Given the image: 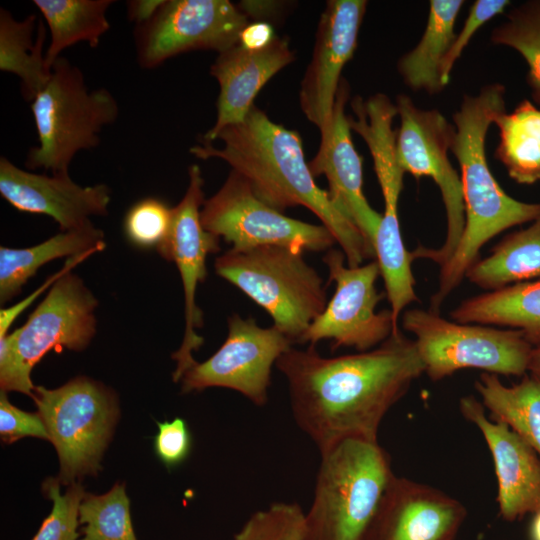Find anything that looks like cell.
Masks as SVG:
<instances>
[{"instance_id": "6", "label": "cell", "mask_w": 540, "mask_h": 540, "mask_svg": "<svg viewBox=\"0 0 540 540\" xmlns=\"http://www.w3.org/2000/svg\"><path fill=\"white\" fill-rule=\"evenodd\" d=\"M31 111L39 144L29 149L25 166L58 175L69 174L78 152L98 146L100 132L115 122L119 106L108 89L89 90L82 71L59 57Z\"/></svg>"}, {"instance_id": "10", "label": "cell", "mask_w": 540, "mask_h": 540, "mask_svg": "<svg viewBox=\"0 0 540 540\" xmlns=\"http://www.w3.org/2000/svg\"><path fill=\"white\" fill-rule=\"evenodd\" d=\"M395 105L400 127L396 153L405 173L415 178L430 177L438 186L446 212L447 231L439 248L418 247L413 259L424 258L443 266L453 255L465 227V205L461 178L453 167L451 151L454 125L437 109H422L406 94L397 96Z\"/></svg>"}, {"instance_id": "37", "label": "cell", "mask_w": 540, "mask_h": 540, "mask_svg": "<svg viewBox=\"0 0 540 540\" xmlns=\"http://www.w3.org/2000/svg\"><path fill=\"white\" fill-rule=\"evenodd\" d=\"M510 5L508 0H476L460 31L456 33L441 66V82L444 87L449 84L450 74L462 52L474 34L488 21L504 12Z\"/></svg>"}, {"instance_id": "30", "label": "cell", "mask_w": 540, "mask_h": 540, "mask_svg": "<svg viewBox=\"0 0 540 540\" xmlns=\"http://www.w3.org/2000/svg\"><path fill=\"white\" fill-rule=\"evenodd\" d=\"M494 124L499 143L494 156L519 184L540 181V109L524 100L511 112L500 113Z\"/></svg>"}, {"instance_id": "39", "label": "cell", "mask_w": 540, "mask_h": 540, "mask_svg": "<svg viewBox=\"0 0 540 540\" xmlns=\"http://www.w3.org/2000/svg\"><path fill=\"white\" fill-rule=\"evenodd\" d=\"M192 438L184 419L158 422V433L154 440L157 457L168 468L184 462L190 454Z\"/></svg>"}, {"instance_id": "15", "label": "cell", "mask_w": 540, "mask_h": 540, "mask_svg": "<svg viewBox=\"0 0 540 540\" xmlns=\"http://www.w3.org/2000/svg\"><path fill=\"white\" fill-rule=\"evenodd\" d=\"M188 176L187 190L173 207L168 239L157 251L164 259L176 264L184 290L185 331L180 348L172 355L177 362L173 372L174 382L180 381L184 372L196 362L192 353L203 344V337L196 333L203 325V313L196 303V292L198 285L207 277L208 255L220 250V238L207 231L201 222V208L205 199L200 167L191 165Z\"/></svg>"}, {"instance_id": "13", "label": "cell", "mask_w": 540, "mask_h": 540, "mask_svg": "<svg viewBox=\"0 0 540 540\" xmlns=\"http://www.w3.org/2000/svg\"><path fill=\"white\" fill-rule=\"evenodd\" d=\"M248 17L229 0H168L148 23L136 26L137 62L154 69L194 50L221 53L238 43Z\"/></svg>"}, {"instance_id": "22", "label": "cell", "mask_w": 540, "mask_h": 540, "mask_svg": "<svg viewBox=\"0 0 540 540\" xmlns=\"http://www.w3.org/2000/svg\"><path fill=\"white\" fill-rule=\"evenodd\" d=\"M351 108L353 116H348L349 126L363 138L371 153L384 199L383 213L398 214L405 172L396 153L397 131L393 129L396 105L387 95L376 93L367 99L354 97Z\"/></svg>"}, {"instance_id": "25", "label": "cell", "mask_w": 540, "mask_h": 540, "mask_svg": "<svg viewBox=\"0 0 540 540\" xmlns=\"http://www.w3.org/2000/svg\"><path fill=\"white\" fill-rule=\"evenodd\" d=\"M464 5L462 0H432L426 27L417 45L398 61L404 83L414 91L440 93L441 66L456 33L454 26Z\"/></svg>"}, {"instance_id": "24", "label": "cell", "mask_w": 540, "mask_h": 540, "mask_svg": "<svg viewBox=\"0 0 540 540\" xmlns=\"http://www.w3.org/2000/svg\"><path fill=\"white\" fill-rule=\"evenodd\" d=\"M104 233L92 222L50 237L28 247H0V303L16 297L43 265L61 257H72L92 249L103 250Z\"/></svg>"}, {"instance_id": "31", "label": "cell", "mask_w": 540, "mask_h": 540, "mask_svg": "<svg viewBox=\"0 0 540 540\" xmlns=\"http://www.w3.org/2000/svg\"><path fill=\"white\" fill-rule=\"evenodd\" d=\"M373 246L390 304L394 327L392 334H396L400 331L398 322L401 312L418 300L411 271L413 255L403 243L398 214H382Z\"/></svg>"}, {"instance_id": "36", "label": "cell", "mask_w": 540, "mask_h": 540, "mask_svg": "<svg viewBox=\"0 0 540 540\" xmlns=\"http://www.w3.org/2000/svg\"><path fill=\"white\" fill-rule=\"evenodd\" d=\"M58 478H48L43 483L44 495L52 501V509L43 520L32 540H79V507L86 494L79 482L68 485L61 493Z\"/></svg>"}, {"instance_id": "17", "label": "cell", "mask_w": 540, "mask_h": 540, "mask_svg": "<svg viewBox=\"0 0 540 540\" xmlns=\"http://www.w3.org/2000/svg\"><path fill=\"white\" fill-rule=\"evenodd\" d=\"M466 514L441 490L394 474L363 540H455Z\"/></svg>"}, {"instance_id": "14", "label": "cell", "mask_w": 540, "mask_h": 540, "mask_svg": "<svg viewBox=\"0 0 540 540\" xmlns=\"http://www.w3.org/2000/svg\"><path fill=\"white\" fill-rule=\"evenodd\" d=\"M228 334L206 361L195 362L182 375L183 393L222 387L241 393L258 407L268 401L272 367L292 347L275 326L260 327L254 318L228 317Z\"/></svg>"}, {"instance_id": "16", "label": "cell", "mask_w": 540, "mask_h": 540, "mask_svg": "<svg viewBox=\"0 0 540 540\" xmlns=\"http://www.w3.org/2000/svg\"><path fill=\"white\" fill-rule=\"evenodd\" d=\"M366 8L365 0H329L321 14L299 91L301 110L320 130L321 142L331 134L341 73L357 47Z\"/></svg>"}, {"instance_id": "40", "label": "cell", "mask_w": 540, "mask_h": 540, "mask_svg": "<svg viewBox=\"0 0 540 540\" xmlns=\"http://www.w3.org/2000/svg\"><path fill=\"white\" fill-rule=\"evenodd\" d=\"M102 250L92 249L79 255L68 258L63 267L49 276L44 283L34 290L27 297L14 305L0 310V339L9 334V329L17 317L27 309L42 293L49 290L52 285L64 274L72 271L78 264L89 258L91 255Z\"/></svg>"}, {"instance_id": "26", "label": "cell", "mask_w": 540, "mask_h": 540, "mask_svg": "<svg viewBox=\"0 0 540 540\" xmlns=\"http://www.w3.org/2000/svg\"><path fill=\"white\" fill-rule=\"evenodd\" d=\"M36 18L30 14L17 20L8 10L0 9V70L20 79L21 93L31 102L47 85L52 71L46 63V27L41 20L33 40Z\"/></svg>"}, {"instance_id": "11", "label": "cell", "mask_w": 540, "mask_h": 540, "mask_svg": "<svg viewBox=\"0 0 540 540\" xmlns=\"http://www.w3.org/2000/svg\"><path fill=\"white\" fill-rule=\"evenodd\" d=\"M204 228L234 249L277 245L320 252L337 243L324 225L290 218L260 200L249 182L231 170L221 188L201 208Z\"/></svg>"}, {"instance_id": "38", "label": "cell", "mask_w": 540, "mask_h": 540, "mask_svg": "<svg viewBox=\"0 0 540 540\" xmlns=\"http://www.w3.org/2000/svg\"><path fill=\"white\" fill-rule=\"evenodd\" d=\"M0 435L7 444L24 437L49 440V434L40 414L26 412L11 404L6 392L0 393Z\"/></svg>"}, {"instance_id": "9", "label": "cell", "mask_w": 540, "mask_h": 540, "mask_svg": "<svg viewBox=\"0 0 540 540\" xmlns=\"http://www.w3.org/2000/svg\"><path fill=\"white\" fill-rule=\"evenodd\" d=\"M402 326L415 336L424 373L432 381L466 368L507 376L528 371L534 346L520 330L452 322L422 309L405 311Z\"/></svg>"}, {"instance_id": "7", "label": "cell", "mask_w": 540, "mask_h": 540, "mask_svg": "<svg viewBox=\"0 0 540 540\" xmlns=\"http://www.w3.org/2000/svg\"><path fill=\"white\" fill-rule=\"evenodd\" d=\"M98 300L72 271L60 277L21 327L0 339L1 391L33 396V367L51 350H84L97 327Z\"/></svg>"}, {"instance_id": "32", "label": "cell", "mask_w": 540, "mask_h": 540, "mask_svg": "<svg viewBox=\"0 0 540 540\" xmlns=\"http://www.w3.org/2000/svg\"><path fill=\"white\" fill-rule=\"evenodd\" d=\"M79 540H137L125 484L102 495L85 494L79 507Z\"/></svg>"}, {"instance_id": "4", "label": "cell", "mask_w": 540, "mask_h": 540, "mask_svg": "<svg viewBox=\"0 0 540 540\" xmlns=\"http://www.w3.org/2000/svg\"><path fill=\"white\" fill-rule=\"evenodd\" d=\"M305 540H363L394 473L378 441L345 438L320 453Z\"/></svg>"}, {"instance_id": "41", "label": "cell", "mask_w": 540, "mask_h": 540, "mask_svg": "<svg viewBox=\"0 0 540 540\" xmlns=\"http://www.w3.org/2000/svg\"><path fill=\"white\" fill-rule=\"evenodd\" d=\"M276 37L271 23L254 21L242 29L238 44L246 50L258 51L268 47Z\"/></svg>"}, {"instance_id": "33", "label": "cell", "mask_w": 540, "mask_h": 540, "mask_svg": "<svg viewBox=\"0 0 540 540\" xmlns=\"http://www.w3.org/2000/svg\"><path fill=\"white\" fill-rule=\"evenodd\" d=\"M490 39L495 45L516 50L524 58L532 96L540 104V0L513 8L506 20L492 30Z\"/></svg>"}, {"instance_id": "2", "label": "cell", "mask_w": 540, "mask_h": 540, "mask_svg": "<svg viewBox=\"0 0 540 540\" xmlns=\"http://www.w3.org/2000/svg\"><path fill=\"white\" fill-rule=\"evenodd\" d=\"M217 139L223 143L221 148L200 141L190 153L203 160L227 162L249 182L260 200L280 212L299 205L311 210L333 234L349 267L375 258L328 191L315 183L296 131L273 122L254 104L242 122L223 128Z\"/></svg>"}, {"instance_id": "21", "label": "cell", "mask_w": 540, "mask_h": 540, "mask_svg": "<svg viewBox=\"0 0 540 540\" xmlns=\"http://www.w3.org/2000/svg\"><path fill=\"white\" fill-rule=\"evenodd\" d=\"M294 59L288 40L278 36L262 50H246L237 43L219 53L210 68L220 88L217 118L201 141L213 143L223 128L242 122L261 88Z\"/></svg>"}, {"instance_id": "45", "label": "cell", "mask_w": 540, "mask_h": 540, "mask_svg": "<svg viewBox=\"0 0 540 540\" xmlns=\"http://www.w3.org/2000/svg\"><path fill=\"white\" fill-rule=\"evenodd\" d=\"M530 534L532 540H540V511L534 515L531 523Z\"/></svg>"}, {"instance_id": "18", "label": "cell", "mask_w": 540, "mask_h": 540, "mask_svg": "<svg viewBox=\"0 0 540 540\" xmlns=\"http://www.w3.org/2000/svg\"><path fill=\"white\" fill-rule=\"evenodd\" d=\"M0 194L21 212L51 217L62 231L82 227L91 216L108 214L111 190L105 184L80 186L69 174L48 176L23 170L0 158Z\"/></svg>"}, {"instance_id": "44", "label": "cell", "mask_w": 540, "mask_h": 540, "mask_svg": "<svg viewBox=\"0 0 540 540\" xmlns=\"http://www.w3.org/2000/svg\"><path fill=\"white\" fill-rule=\"evenodd\" d=\"M528 372L540 378V344L533 347Z\"/></svg>"}, {"instance_id": "42", "label": "cell", "mask_w": 540, "mask_h": 540, "mask_svg": "<svg viewBox=\"0 0 540 540\" xmlns=\"http://www.w3.org/2000/svg\"><path fill=\"white\" fill-rule=\"evenodd\" d=\"M165 0H132L127 2V16L136 26L148 23L157 14Z\"/></svg>"}, {"instance_id": "1", "label": "cell", "mask_w": 540, "mask_h": 540, "mask_svg": "<svg viewBox=\"0 0 540 540\" xmlns=\"http://www.w3.org/2000/svg\"><path fill=\"white\" fill-rule=\"evenodd\" d=\"M275 366L297 426L320 453L345 438L377 441L386 413L425 371L414 340L400 331L377 348L331 358L315 346L291 347Z\"/></svg>"}, {"instance_id": "20", "label": "cell", "mask_w": 540, "mask_h": 540, "mask_svg": "<svg viewBox=\"0 0 540 540\" xmlns=\"http://www.w3.org/2000/svg\"><path fill=\"white\" fill-rule=\"evenodd\" d=\"M349 91V84L342 79L336 95L331 134L320 142L317 154L308 164L314 178L321 175L327 178L331 199L374 252V238L382 214L370 206L362 190V157L352 142L345 114Z\"/></svg>"}, {"instance_id": "27", "label": "cell", "mask_w": 540, "mask_h": 540, "mask_svg": "<svg viewBox=\"0 0 540 540\" xmlns=\"http://www.w3.org/2000/svg\"><path fill=\"white\" fill-rule=\"evenodd\" d=\"M465 277L489 291L540 280V215L527 228L502 239L489 256L468 269Z\"/></svg>"}, {"instance_id": "28", "label": "cell", "mask_w": 540, "mask_h": 540, "mask_svg": "<svg viewBox=\"0 0 540 540\" xmlns=\"http://www.w3.org/2000/svg\"><path fill=\"white\" fill-rule=\"evenodd\" d=\"M490 419L507 424L540 456V378L525 374L515 385H504L498 375L484 372L475 382Z\"/></svg>"}, {"instance_id": "5", "label": "cell", "mask_w": 540, "mask_h": 540, "mask_svg": "<svg viewBox=\"0 0 540 540\" xmlns=\"http://www.w3.org/2000/svg\"><path fill=\"white\" fill-rule=\"evenodd\" d=\"M215 271L265 309L292 343H301L328 303L322 277L291 247L231 248L216 258Z\"/></svg>"}, {"instance_id": "12", "label": "cell", "mask_w": 540, "mask_h": 540, "mask_svg": "<svg viewBox=\"0 0 540 540\" xmlns=\"http://www.w3.org/2000/svg\"><path fill=\"white\" fill-rule=\"evenodd\" d=\"M344 259L342 250L330 249L324 255L330 280L336 284L335 293L301 344L315 346L325 339L332 341L333 350L345 346L363 352L380 345L394 332L390 309L376 312L384 297L376 288L380 275L376 259L357 267L345 266Z\"/></svg>"}, {"instance_id": "43", "label": "cell", "mask_w": 540, "mask_h": 540, "mask_svg": "<svg viewBox=\"0 0 540 540\" xmlns=\"http://www.w3.org/2000/svg\"><path fill=\"white\" fill-rule=\"evenodd\" d=\"M238 7L248 18L253 17L255 21L268 22V18L279 14L282 4L276 1H242Z\"/></svg>"}, {"instance_id": "3", "label": "cell", "mask_w": 540, "mask_h": 540, "mask_svg": "<svg viewBox=\"0 0 540 540\" xmlns=\"http://www.w3.org/2000/svg\"><path fill=\"white\" fill-rule=\"evenodd\" d=\"M504 85H484L476 95H464L453 114L455 133L451 152L460 167L465 205V227L458 247L440 267L438 289L430 311L439 313L444 300L477 261L481 248L504 230L535 220L540 203H526L509 196L498 184L487 162L488 130L505 110Z\"/></svg>"}, {"instance_id": "29", "label": "cell", "mask_w": 540, "mask_h": 540, "mask_svg": "<svg viewBox=\"0 0 540 540\" xmlns=\"http://www.w3.org/2000/svg\"><path fill=\"white\" fill-rule=\"evenodd\" d=\"M50 31V43L45 52L46 63L52 68L66 48L87 42L91 48L99 45L110 29L106 17L112 0H34Z\"/></svg>"}, {"instance_id": "8", "label": "cell", "mask_w": 540, "mask_h": 540, "mask_svg": "<svg viewBox=\"0 0 540 540\" xmlns=\"http://www.w3.org/2000/svg\"><path fill=\"white\" fill-rule=\"evenodd\" d=\"M32 398L57 451L61 484L96 475L119 416L115 392L78 376L55 389L35 386Z\"/></svg>"}, {"instance_id": "35", "label": "cell", "mask_w": 540, "mask_h": 540, "mask_svg": "<svg viewBox=\"0 0 540 540\" xmlns=\"http://www.w3.org/2000/svg\"><path fill=\"white\" fill-rule=\"evenodd\" d=\"M172 220L173 207L159 198L146 197L129 208L123 230L133 246L158 251L168 239Z\"/></svg>"}, {"instance_id": "34", "label": "cell", "mask_w": 540, "mask_h": 540, "mask_svg": "<svg viewBox=\"0 0 540 540\" xmlns=\"http://www.w3.org/2000/svg\"><path fill=\"white\" fill-rule=\"evenodd\" d=\"M233 540H305V513L296 502H275L253 513Z\"/></svg>"}, {"instance_id": "23", "label": "cell", "mask_w": 540, "mask_h": 540, "mask_svg": "<svg viewBox=\"0 0 540 540\" xmlns=\"http://www.w3.org/2000/svg\"><path fill=\"white\" fill-rule=\"evenodd\" d=\"M458 323L506 326L540 344V280L526 281L462 301L450 314Z\"/></svg>"}, {"instance_id": "19", "label": "cell", "mask_w": 540, "mask_h": 540, "mask_svg": "<svg viewBox=\"0 0 540 540\" xmlns=\"http://www.w3.org/2000/svg\"><path fill=\"white\" fill-rule=\"evenodd\" d=\"M465 419L477 426L490 450L497 478V502L503 519L515 521L540 511V456L507 424L486 416L474 396L460 399Z\"/></svg>"}]
</instances>
